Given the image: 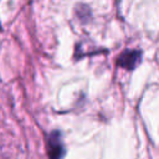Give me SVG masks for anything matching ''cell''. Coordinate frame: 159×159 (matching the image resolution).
Returning a JSON list of instances; mask_svg holds the SVG:
<instances>
[{"label":"cell","instance_id":"obj_1","mask_svg":"<svg viewBox=\"0 0 159 159\" xmlns=\"http://www.w3.org/2000/svg\"><path fill=\"white\" fill-rule=\"evenodd\" d=\"M47 154L50 159H62L65 154V147L61 139V134L58 132H52L47 137Z\"/></svg>","mask_w":159,"mask_h":159},{"label":"cell","instance_id":"obj_2","mask_svg":"<svg viewBox=\"0 0 159 159\" xmlns=\"http://www.w3.org/2000/svg\"><path fill=\"white\" fill-rule=\"evenodd\" d=\"M140 57H142L140 51L127 50L119 55V57L117 60V65L130 71V70H134V67L140 62Z\"/></svg>","mask_w":159,"mask_h":159}]
</instances>
